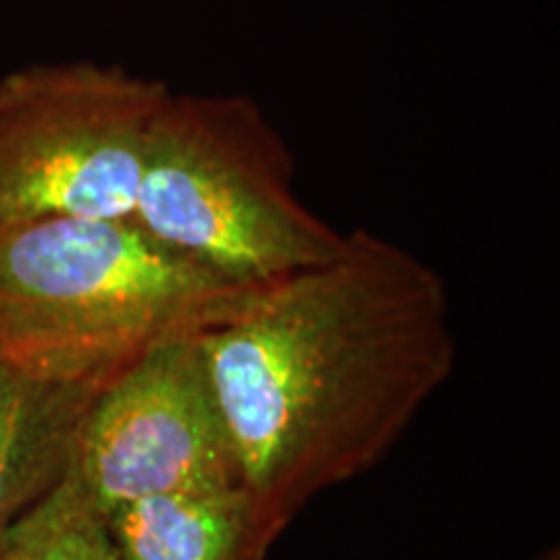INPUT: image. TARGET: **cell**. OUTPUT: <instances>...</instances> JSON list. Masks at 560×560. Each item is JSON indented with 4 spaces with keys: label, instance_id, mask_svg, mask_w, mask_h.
Returning <instances> with one entry per match:
<instances>
[{
    "label": "cell",
    "instance_id": "cell-1",
    "mask_svg": "<svg viewBox=\"0 0 560 560\" xmlns=\"http://www.w3.org/2000/svg\"><path fill=\"white\" fill-rule=\"evenodd\" d=\"M240 478L289 527L369 472L457 361L444 278L369 229L200 335Z\"/></svg>",
    "mask_w": 560,
    "mask_h": 560
},
{
    "label": "cell",
    "instance_id": "cell-2",
    "mask_svg": "<svg viewBox=\"0 0 560 560\" xmlns=\"http://www.w3.org/2000/svg\"><path fill=\"white\" fill-rule=\"evenodd\" d=\"M255 291L132 219L0 223V366L104 392L151 350L223 325Z\"/></svg>",
    "mask_w": 560,
    "mask_h": 560
},
{
    "label": "cell",
    "instance_id": "cell-3",
    "mask_svg": "<svg viewBox=\"0 0 560 560\" xmlns=\"http://www.w3.org/2000/svg\"><path fill=\"white\" fill-rule=\"evenodd\" d=\"M296 159L247 94L172 91L145 138L132 221L247 289L332 260L346 234L293 187Z\"/></svg>",
    "mask_w": 560,
    "mask_h": 560
},
{
    "label": "cell",
    "instance_id": "cell-4",
    "mask_svg": "<svg viewBox=\"0 0 560 560\" xmlns=\"http://www.w3.org/2000/svg\"><path fill=\"white\" fill-rule=\"evenodd\" d=\"M172 89L96 60L0 79V223L132 219L151 122Z\"/></svg>",
    "mask_w": 560,
    "mask_h": 560
},
{
    "label": "cell",
    "instance_id": "cell-5",
    "mask_svg": "<svg viewBox=\"0 0 560 560\" xmlns=\"http://www.w3.org/2000/svg\"><path fill=\"white\" fill-rule=\"evenodd\" d=\"M70 472L104 516L242 480L200 335L151 350L96 397Z\"/></svg>",
    "mask_w": 560,
    "mask_h": 560
},
{
    "label": "cell",
    "instance_id": "cell-6",
    "mask_svg": "<svg viewBox=\"0 0 560 560\" xmlns=\"http://www.w3.org/2000/svg\"><path fill=\"white\" fill-rule=\"evenodd\" d=\"M107 527L120 560H265L285 532L242 480L132 501Z\"/></svg>",
    "mask_w": 560,
    "mask_h": 560
},
{
    "label": "cell",
    "instance_id": "cell-7",
    "mask_svg": "<svg viewBox=\"0 0 560 560\" xmlns=\"http://www.w3.org/2000/svg\"><path fill=\"white\" fill-rule=\"evenodd\" d=\"M100 395L0 366V540L70 472L83 420Z\"/></svg>",
    "mask_w": 560,
    "mask_h": 560
},
{
    "label": "cell",
    "instance_id": "cell-8",
    "mask_svg": "<svg viewBox=\"0 0 560 560\" xmlns=\"http://www.w3.org/2000/svg\"><path fill=\"white\" fill-rule=\"evenodd\" d=\"M0 560H120L107 516L68 472L0 540Z\"/></svg>",
    "mask_w": 560,
    "mask_h": 560
},
{
    "label": "cell",
    "instance_id": "cell-9",
    "mask_svg": "<svg viewBox=\"0 0 560 560\" xmlns=\"http://www.w3.org/2000/svg\"><path fill=\"white\" fill-rule=\"evenodd\" d=\"M532 560H558V550L552 548V550H548V552H542V556H537V558H532Z\"/></svg>",
    "mask_w": 560,
    "mask_h": 560
}]
</instances>
